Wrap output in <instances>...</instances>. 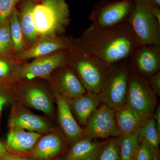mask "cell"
Instances as JSON below:
<instances>
[{
    "instance_id": "cell-1",
    "label": "cell",
    "mask_w": 160,
    "mask_h": 160,
    "mask_svg": "<svg viewBox=\"0 0 160 160\" xmlns=\"http://www.w3.org/2000/svg\"><path fill=\"white\" fill-rule=\"evenodd\" d=\"M77 42L86 51L109 65L126 59L140 45L126 22L106 28L91 24Z\"/></svg>"
},
{
    "instance_id": "cell-2",
    "label": "cell",
    "mask_w": 160,
    "mask_h": 160,
    "mask_svg": "<svg viewBox=\"0 0 160 160\" xmlns=\"http://www.w3.org/2000/svg\"><path fill=\"white\" fill-rule=\"evenodd\" d=\"M69 64L79 79L86 91L100 92L104 75L111 65L101 61L86 51L76 42H72L69 48Z\"/></svg>"
},
{
    "instance_id": "cell-3",
    "label": "cell",
    "mask_w": 160,
    "mask_h": 160,
    "mask_svg": "<svg viewBox=\"0 0 160 160\" xmlns=\"http://www.w3.org/2000/svg\"><path fill=\"white\" fill-rule=\"evenodd\" d=\"M35 5L33 17L38 34L47 37L61 33L69 24L70 13L65 0H41Z\"/></svg>"
},
{
    "instance_id": "cell-4",
    "label": "cell",
    "mask_w": 160,
    "mask_h": 160,
    "mask_svg": "<svg viewBox=\"0 0 160 160\" xmlns=\"http://www.w3.org/2000/svg\"><path fill=\"white\" fill-rule=\"evenodd\" d=\"M130 71L127 58L112 65L104 75L99 95L101 102L113 110L126 102Z\"/></svg>"
},
{
    "instance_id": "cell-5",
    "label": "cell",
    "mask_w": 160,
    "mask_h": 160,
    "mask_svg": "<svg viewBox=\"0 0 160 160\" xmlns=\"http://www.w3.org/2000/svg\"><path fill=\"white\" fill-rule=\"evenodd\" d=\"M126 22L140 45L160 46V23L149 11L145 0H134Z\"/></svg>"
},
{
    "instance_id": "cell-6",
    "label": "cell",
    "mask_w": 160,
    "mask_h": 160,
    "mask_svg": "<svg viewBox=\"0 0 160 160\" xmlns=\"http://www.w3.org/2000/svg\"><path fill=\"white\" fill-rule=\"evenodd\" d=\"M126 103L143 119L153 117L157 98L149 86L148 79L130 71Z\"/></svg>"
},
{
    "instance_id": "cell-7",
    "label": "cell",
    "mask_w": 160,
    "mask_h": 160,
    "mask_svg": "<svg viewBox=\"0 0 160 160\" xmlns=\"http://www.w3.org/2000/svg\"><path fill=\"white\" fill-rule=\"evenodd\" d=\"M134 0L100 1L89 16L92 25L98 28H109L125 22L134 6Z\"/></svg>"
},
{
    "instance_id": "cell-8",
    "label": "cell",
    "mask_w": 160,
    "mask_h": 160,
    "mask_svg": "<svg viewBox=\"0 0 160 160\" xmlns=\"http://www.w3.org/2000/svg\"><path fill=\"white\" fill-rule=\"evenodd\" d=\"M69 49L36 58L31 62L19 67L18 80H31L48 78L54 70L69 64Z\"/></svg>"
},
{
    "instance_id": "cell-9",
    "label": "cell",
    "mask_w": 160,
    "mask_h": 160,
    "mask_svg": "<svg viewBox=\"0 0 160 160\" xmlns=\"http://www.w3.org/2000/svg\"><path fill=\"white\" fill-rule=\"evenodd\" d=\"M83 129L84 137L90 139L121 136L116 124L114 110L104 103L92 113Z\"/></svg>"
},
{
    "instance_id": "cell-10",
    "label": "cell",
    "mask_w": 160,
    "mask_h": 160,
    "mask_svg": "<svg viewBox=\"0 0 160 160\" xmlns=\"http://www.w3.org/2000/svg\"><path fill=\"white\" fill-rule=\"evenodd\" d=\"M130 71L148 79L160 69V46L140 45L127 58Z\"/></svg>"
},
{
    "instance_id": "cell-11",
    "label": "cell",
    "mask_w": 160,
    "mask_h": 160,
    "mask_svg": "<svg viewBox=\"0 0 160 160\" xmlns=\"http://www.w3.org/2000/svg\"><path fill=\"white\" fill-rule=\"evenodd\" d=\"M9 129L21 128L42 135L54 130L47 119L34 114L27 107L14 102L12 108L8 122Z\"/></svg>"
},
{
    "instance_id": "cell-12",
    "label": "cell",
    "mask_w": 160,
    "mask_h": 160,
    "mask_svg": "<svg viewBox=\"0 0 160 160\" xmlns=\"http://www.w3.org/2000/svg\"><path fill=\"white\" fill-rule=\"evenodd\" d=\"M12 101L25 107L42 112L49 117H54L53 98L42 87L36 86H28L16 94L12 93Z\"/></svg>"
},
{
    "instance_id": "cell-13",
    "label": "cell",
    "mask_w": 160,
    "mask_h": 160,
    "mask_svg": "<svg viewBox=\"0 0 160 160\" xmlns=\"http://www.w3.org/2000/svg\"><path fill=\"white\" fill-rule=\"evenodd\" d=\"M57 107L58 121L63 133L69 142H76L84 137V130L72 112L68 101L62 96L54 93Z\"/></svg>"
},
{
    "instance_id": "cell-14",
    "label": "cell",
    "mask_w": 160,
    "mask_h": 160,
    "mask_svg": "<svg viewBox=\"0 0 160 160\" xmlns=\"http://www.w3.org/2000/svg\"><path fill=\"white\" fill-rule=\"evenodd\" d=\"M71 42L64 38L43 37V38L38 40L31 47L18 53L17 58L18 61H25L46 56L62 50H68Z\"/></svg>"
},
{
    "instance_id": "cell-15",
    "label": "cell",
    "mask_w": 160,
    "mask_h": 160,
    "mask_svg": "<svg viewBox=\"0 0 160 160\" xmlns=\"http://www.w3.org/2000/svg\"><path fill=\"white\" fill-rule=\"evenodd\" d=\"M63 146L62 137L54 130L43 135L30 151L20 155L34 160H51L59 154Z\"/></svg>"
},
{
    "instance_id": "cell-16",
    "label": "cell",
    "mask_w": 160,
    "mask_h": 160,
    "mask_svg": "<svg viewBox=\"0 0 160 160\" xmlns=\"http://www.w3.org/2000/svg\"><path fill=\"white\" fill-rule=\"evenodd\" d=\"M43 135L21 128L9 129L5 146L10 153L22 155L30 151Z\"/></svg>"
},
{
    "instance_id": "cell-17",
    "label": "cell",
    "mask_w": 160,
    "mask_h": 160,
    "mask_svg": "<svg viewBox=\"0 0 160 160\" xmlns=\"http://www.w3.org/2000/svg\"><path fill=\"white\" fill-rule=\"evenodd\" d=\"M67 101L76 120L83 128L92 113L102 102L99 94L87 91L84 94Z\"/></svg>"
},
{
    "instance_id": "cell-18",
    "label": "cell",
    "mask_w": 160,
    "mask_h": 160,
    "mask_svg": "<svg viewBox=\"0 0 160 160\" xmlns=\"http://www.w3.org/2000/svg\"><path fill=\"white\" fill-rule=\"evenodd\" d=\"M56 78L55 93L60 95L67 101L79 96L86 92L71 67L62 69Z\"/></svg>"
},
{
    "instance_id": "cell-19",
    "label": "cell",
    "mask_w": 160,
    "mask_h": 160,
    "mask_svg": "<svg viewBox=\"0 0 160 160\" xmlns=\"http://www.w3.org/2000/svg\"><path fill=\"white\" fill-rule=\"evenodd\" d=\"M114 111L116 124L121 136L137 131L145 121L126 103Z\"/></svg>"
},
{
    "instance_id": "cell-20",
    "label": "cell",
    "mask_w": 160,
    "mask_h": 160,
    "mask_svg": "<svg viewBox=\"0 0 160 160\" xmlns=\"http://www.w3.org/2000/svg\"><path fill=\"white\" fill-rule=\"evenodd\" d=\"M103 144L92 139L83 138L75 142L64 160H98Z\"/></svg>"
},
{
    "instance_id": "cell-21",
    "label": "cell",
    "mask_w": 160,
    "mask_h": 160,
    "mask_svg": "<svg viewBox=\"0 0 160 160\" xmlns=\"http://www.w3.org/2000/svg\"><path fill=\"white\" fill-rule=\"evenodd\" d=\"M34 6L32 0H26L23 3L19 14L20 23L25 41L29 43L35 42L39 35L33 19Z\"/></svg>"
},
{
    "instance_id": "cell-22",
    "label": "cell",
    "mask_w": 160,
    "mask_h": 160,
    "mask_svg": "<svg viewBox=\"0 0 160 160\" xmlns=\"http://www.w3.org/2000/svg\"><path fill=\"white\" fill-rule=\"evenodd\" d=\"M160 140V133L157 129L153 117L145 120L138 130L139 143H146L156 154L158 149Z\"/></svg>"
},
{
    "instance_id": "cell-23",
    "label": "cell",
    "mask_w": 160,
    "mask_h": 160,
    "mask_svg": "<svg viewBox=\"0 0 160 160\" xmlns=\"http://www.w3.org/2000/svg\"><path fill=\"white\" fill-rule=\"evenodd\" d=\"M139 145L138 130L131 134L120 136L121 160H135Z\"/></svg>"
},
{
    "instance_id": "cell-24",
    "label": "cell",
    "mask_w": 160,
    "mask_h": 160,
    "mask_svg": "<svg viewBox=\"0 0 160 160\" xmlns=\"http://www.w3.org/2000/svg\"><path fill=\"white\" fill-rule=\"evenodd\" d=\"M9 25L13 48L19 53L24 50L26 41L20 23L19 13L15 8L9 18Z\"/></svg>"
},
{
    "instance_id": "cell-25",
    "label": "cell",
    "mask_w": 160,
    "mask_h": 160,
    "mask_svg": "<svg viewBox=\"0 0 160 160\" xmlns=\"http://www.w3.org/2000/svg\"><path fill=\"white\" fill-rule=\"evenodd\" d=\"M98 158V160H121L119 138H113L103 144Z\"/></svg>"
},
{
    "instance_id": "cell-26",
    "label": "cell",
    "mask_w": 160,
    "mask_h": 160,
    "mask_svg": "<svg viewBox=\"0 0 160 160\" xmlns=\"http://www.w3.org/2000/svg\"><path fill=\"white\" fill-rule=\"evenodd\" d=\"M19 67L8 61L0 59V85L18 80Z\"/></svg>"
},
{
    "instance_id": "cell-27",
    "label": "cell",
    "mask_w": 160,
    "mask_h": 160,
    "mask_svg": "<svg viewBox=\"0 0 160 160\" xmlns=\"http://www.w3.org/2000/svg\"><path fill=\"white\" fill-rule=\"evenodd\" d=\"M12 46L10 30L9 19L0 25V54L9 52Z\"/></svg>"
},
{
    "instance_id": "cell-28",
    "label": "cell",
    "mask_w": 160,
    "mask_h": 160,
    "mask_svg": "<svg viewBox=\"0 0 160 160\" xmlns=\"http://www.w3.org/2000/svg\"><path fill=\"white\" fill-rule=\"evenodd\" d=\"M15 2V0H0V25L9 19Z\"/></svg>"
},
{
    "instance_id": "cell-29",
    "label": "cell",
    "mask_w": 160,
    "mask_h": 160,
    "mask_svg": "<svg viewBox=\"0 0 160 160\" xmlns=\"http://www.w3.org/2000/svg\"><path fill=\"white\" fill-rule=\"evenodd\" d=\"M135 160H157L156 154L146 143H139Z\"/></svg>"
},
{
    "instance_id": "cell-30",
    "label": "cell",
    "mask_w": 160,
    "mask_h": 160,
    "mask_svg": "<svg viewBox=\"0 0 160 160\" xmlns=\"http://www.w3.org/2000/svg\"><path fill=\"white\" fill-rule=\"evenodd\" d=\"M10 101H12L11 92L5 86H0V121L4 107Z\"/></svg>"
},
{
    "instance_id": "cell-31",
    "label": "cell",
    "mask_w": 160,
    "mask_h": 160,
    "mask_svg": "<svg viewBox=\"0 0 160 160\" xmlns=\"http://www.w3.org/2000/svg\"><path fill=\"white\" fill-rule=\"evenodd\" d=\"M149 86L158 96L160 95V71L152 75L148 79Z\"/></svg>"
},
{
    "instance_id": "cell-32",
    "label": "cell",
    "mask_w": 160,
    "mask_h": 160,
    "mask_svg": "<svg viewBox=\"0 0 160 160\" xmlns=\"http://www.w3.org/2000/svg\"><path fill=\"white\" fill-rule=\"evenodd\" d=\"M0 160H37L29 158L23 156L9 153L6 156L0 158Z\"/></svg>"
},
{
    "instance_id": "cell-33",
    "label": "cell",
    "mask_w": 160,
    "mask_h": 160,
    "mask_svg": "<svg viewBox=\"0 0 160 160\" xmlns=\"http://www.w3.org/2000/svg\"><path fill=\"white\" fill-rule=\"evenodd\" d=\"M154 119L155 122L157 129L159 133H160V107L159 106L154 113Z\"/></svg>"
},
{
    "instance_id": "cell-34",
    "label": "cell",
    "mask_w": 160,
    "mask_h": 160,
    "mask_svg": "<svg viewBox=\"0 0 160 160\" xmlns=\"http://www.w3.org/2000/svg\"><path fill=\"white\" fill-rule=\"evenodd\" d=\"M9 153H10V152L6 148L5 144L0 141V158L4 156H6Z\"/></svg>"
},
{
    "instance_id": "cell-35",
    "label": "cell",
    "mask_w": 160,
    "mask_h": 160,
    "mask_svg": "<svg viewBox=\"0 0 160 160\" xmlns=\"http://www.w3.org/2000/svg\"><path fill=\"white\" fill-rule=\"evenodd\" d=\"M149 1L160 7V0H149Z\"/></svg>"
},
{
    "instance_id": "cell-36",
    "label": "cell",
    "mask_w": 160,
    "mask_h": 160,
    "mask_svg": "<svg viewBox=\"0 0 160 160\" xmlns=\"http://www.w3.org/2000/svg\"><path fill=\"white\" fill-rule=\"evenodd\" d=\"M16 2H17V1H18V0H15Z\"/></svg>"
},
{
    "instance_id": "cell-37",
    "label": "cell",
    "mask_w": 160,
    "mask_h": 160,
    "mask_svg": "<svg viewBox=\"0 0 160 160\" xmlns=\"http://www.w3.org/2000/svg\"><path fill=\"white\" fill-rule=\"evenodd\" d=\"M0 86H1V85H0Z\"/></svg>"
},
{
    "instance_id": "cell-38",
    "label": "cell",
    "mask_w": 160,
    "mask_h": 160,
    "mask_svg": "<svg viewBox=\"0 0 160 160\" xmlns=\"http://www.w3.org/2000/svg\"></svg>"
},
{
    "instance_id": "cell-39",
    "label": "cell",
    "mask_w": 160,
    "mask_h": 160,
    "mask_svg": "<svg viewBox=\"0 0 160 160\" xmlns=\"http://www.w3.org/2000/svg\"></svg>"
}]
</instances>
